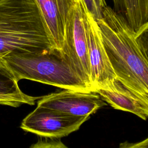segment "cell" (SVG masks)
Returning <instances> with one entry per match:
<instances>
[{
    "label": "cell",
    "instance_id": "cell-1",
    "mask_svg": "<svg viewBox=\"0 0 148 148\" xmlns=\"http://www.w3.org/2000/svg\"><path fill=\"white\" fill-rule=\"evenodd\" d=\"M104 48L116 78L148 98V65L134 39V31L113 8L106 6L97 21Z\"/></svg>",
    "mask_w": 148,
    "mask_h": 148
},
{
    "label": "cell",
    "instance_id": "cell-2",
    "mask_svg": "<svg viewBox=\"0 0 148 148\" xmlns=\"http://www.w3.org/2000/svg\"><path fill=\"white\" fill-rule=\"evenodd\" d=\"M54 49L35 0H0V58Z\"/></svg>",
    "mask_w": 148,
    "mask_h": 148
},
{
    "label": "cell",
    "instance_id": "cell-3",
    "mask_svg": "<svg viewBox=\"0 0 148 148\" xmlns=\"http://www.w3.org/2000/svg\"><path fill=\"white\" fill-rule=\"evenodd\" d=\"M0 60L12 72L17 82L28 79L66 90L94 92L57 50L11 53Z\"/></svg>",
    "mask_w": 148,
    "mask_h": 148
},
{
    "label": "cell",
    "instance_id": "cell-4",
    "mask_svg": "<svg viewBox=\"0 0 148 148\" xmlns=\"http://www.w3.org/2000/svg\"><path fill=\"white\" fill-rule=\"evenodd\" d=\"M62 53L81 79L95 92L91 82L83 3L81 0H77L68 16Z\"/></svg>",
    "mask_w": 148,
    "mask_h": 148
},
{
    "label": "cell",
    "instance_id": "cell-5",
    "mask_svg": "<svg viewBox=\"0 0 148 148\" xmlns=\"http://www.w3.org/2000/svg\"><path fill=\"white\" fill-rule=\"evenodd\" d=\"M90 117L69 116L37 106L23 120L20 128L41 137L57 139L77 131Z\"/></svg>",
    "mask_w": 148,
    "mask_h": 148
},
{
    "label": "cell",
    "instance_id": "cell-6",
    "mask_svg": "<svg viewBox=\"0 0 148 148\" xmlns=\"http://www.w3.org/2000/svg\"><path fill=\"white\" fill-rule=\"evenodd\" d=\"M83 10L91 82L96 92L97 89L114 79L116 76L104 48L97 22L84 4Z\"/></svg>",
    "mask_w": 148,
    "mask_h": 148
},
{
    "label": "cell",
    "instance_id": "cell-7",
    "mask_svg": "<svg viewBox=\"0 0 148 148\" xmlns=\"http://www.w3.org/2000/svg\"><path fill=\"white\" fill-rule=\"evenodd\" d=\"M105 105L96 92L66 89L42 97L37 102V106L75 117H90Z\"/></svg>",
    "mask_w": 148,
    "mask_h": 148
},
{
    "label": "cell",
    "instance_id": "cell-8",
    "mask_svg": "<svg viewBox=\"0 0 148 148\" xmlns=\"http://www.w3.org/2000/svg\"><path fill=\"white\" fill-rule=\"evenodd\" d=\"M95 92L115 109L131 113L144 120L148 119V98L128 88L117 78Z\"/></svg>",
    "mask_w": 148,
    "mask_h": 148
},
{
    "label": "cell",
    "instance_id": "cell-9",
    "mask_svg": "<svg viewBox=\"0 0 148 148\" xmlns=\"http://www.w3.org/2000/svg\"><path fill=\"white\" fill-rule=\"evenodd\" d=\"M77 1V0H35L52 47L62 53L67 18Z\"/></svg>",
    "mask_w": 148,
    "mask_h": 148
},
{
    "label": "cell",
    "instance_id": "cell-10",
    "mask_svg": "<svg viewBox=\"0 0 148 148\" xmlns=\"http://www.w3.org/2000/svg\"><path fill=\"white\" fill-rule=\"evenodd\" d=\"M0 95L16 98L23 104L33 105L40 97H32L24 93L18 85L12 72L0 60Z\"/></svg>",
    "mask_w": 148,
    "mask_h": 148
},
{
    "label": "cell",
    "instance_id": "cell-11",
    "mask_svg": "<svg viewBox=\"0 0 148 148\" xmlns=\"http://www.w3.org/2000/svg\"><path fill=\"white\" fill-rule=\"evenodd\" d=\"M138 49L148 65V20L134 32Z\"/></svg>",
    "mask_w": 148,
    "mask_h": 148
},
{
    "label": "cell",
    "instance_id": "cell-12",
    "mask_svg": "<svg viewBox=\"0 0 148 148\" xmlns=\"http://www.w3.org/2000/svg\"><path fill=\"white\" fill-rule=\"evenodd\" d=\"M82 1L96 21L103 18V10L107 6L105 0H82Z\"/></svg>",
    "mask_w": 148,
    "mask_h": 148
},
{
    "label": "cell",
    "instance_id": "cell-13",
    "mask_svg": "<svg viewBox=\"0 0 148 148\" xmlns=\"http://www.w3.org/2000/svg\"><path fill=\"white\" fill-rule=\"evenodd\" d=\"M30 148H68L61 141L39 140Z\"/></svg>",
    "mask_w": 148,
    "mask_h": 148
},
{
    "label": "cell",
    "instance_id": "cell-14",
    "mask_svg": "<svg viewBox=\"0 0 148 148\" xmlns=\"http://www.w3.org/2000/svg\"><path fill=\"white\" fill-rule=\"evenodd\" d=\"M118 148H148V137L135 143L125 141L119 144Z\"/></svg>",
    "mask_w": 148,
    "mask_h": 148
},
{
    "label": "cell",
    "instance_id": "cell-15",
    "mask_svg": "<svg viewBox=\"0 0 148 148\" xmlns=\"http://www.w3.org/2000/svg\"><path fill=\"white\" fill-rule=\"evenodd\" d=\"M22 104H23V103L16 98L0 95V105H7L12 107H18Z\"/></svg>",
    "mask_w": 148,
    "mask_h": 148
}]
</instances>
